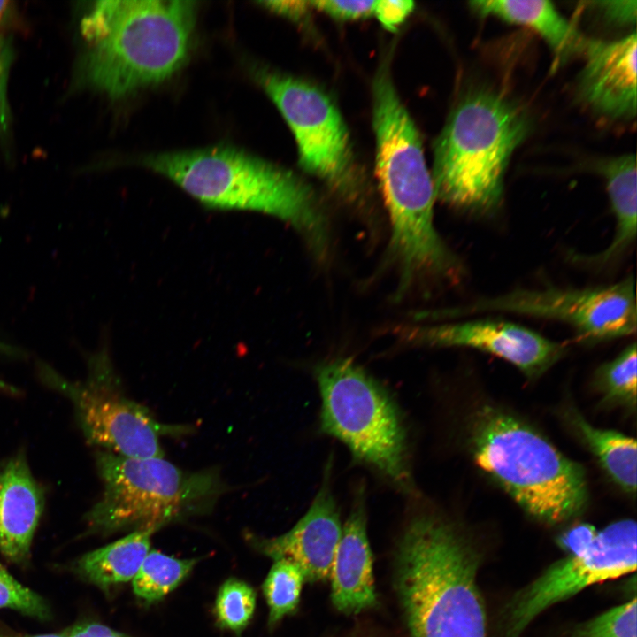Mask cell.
Segmentation results:
<instances>
[{"instance_id":"obj_1","label":"cell","mask_w":637,"mask_h":637,"mask_svg":"<svg viewBox=\"0 0 637 637\" xmlns=\"http://www.w3.org/2000/svg\"><path fill=\"white\" fill-rule=\"evenodd\" d=\"M375 173L391 226L388 256L396 268L397 293L426 280L458 278L461 263L438 234L435 197L422 139L381 65L372 82Z\"/></svg>"},{"instance_id":"obj_2","label":"cell","mask_w":637,"mask_h":637,"mask_svg":"<svg viewBox=\"0 0 637 637\" xmlns=\"http://www.w3.org/2000/svg\"><path fill=\"white\" fill-rule=\"evenodd\" d=\"M142 164L206 208L280 219L299 234L314 258L328 257L331 235L325 206L313 188L291 170L230 146L158 153L144 157Z\"/></svg>"},{"instance_id":"obj_3","label":"cell","mask_w":637,"mask_h":637,"mask_svg":"<svg viewBox=\"0 0 637 637\" xmlns=\"http://www.w3.org/2000/svg\"><path fill=\"white\" fill-rule=\"evenodd\" d=\"M475 547L452 523L419 512L395 553V582L410 637H487Z\"/></svg>"},{"instance_id":"obj_4","label":"cell","mask_w":637,"mask_h":637,"mask_svg":"<svg viewBox=\"0 0 637 637\" xmlns=\"http://www.w3.org/2000/svg\"><path fill=\"white\" fill-rule=\"evenodd\" d=\"M192 1H99L81 23L90 47L81 81L111 97L161 82L186 61L196 19Z\"/></svg>"},{"instance_id":"obj_5","label":"cell","mask_w":637,"mask_h":637,"mask_svg":"<svg viewBox=\"0 0 637 637\" xmlns=\"http://www.w3.org/2000/svg\"><path fill=\"white\" fill-rule=\"evenodd\" d=\"M530 130L524 108L502 94L480 89L466 95L434 142L436 199L475 214L495 212L510 159Z\"/></svg>"},{"instance_id":"obj_6","label":"cell","mask_w":637,"mask_h":637,"mask_svg":"<svg viewBox=\"0 0 637 637\" xmlns=\"http://www.w3.org/2000/svg\"><path fill=\"white\" fill-rule=\"evenodd\" d=\"M471 446L475 464L531 517L555 525L584 509L587 487L581 465L507 412L479 410Z\"/></svg>"},{"instance_id":"obj_7","label":"cell","mask_w":637,"mask_h":637,"mask_svg":"<svg viewBox=\"0 0 637 637\" xmlns=\"http://www.w3.org/2000/svg\"><path fill=\"white\" fill-rule=\"evenodd\" d=\"M100 498L85 515L88 530L109 534L153 529L210 512L228 487L218 468L185 471L164 457H128L97 449Z\"/></svg>"},{"instance_id":"obj_8","label":"cell","mask_w":637,"mask_h":637,"mask_svg":"<svg viewBox=\"0 0 637 637\" xmlns=\"http://www.w3.org/2000/svg\"><path fill=\"white\" fill-rule=\"evenodd\" d=\"M320 426L342 441L355 459L411 491L406 436L398 409L383 387L349 358L318 365Z\"/></svg>"},{"instance_id":"obj_9","label":"cell","mask_w":637,"mask_h":637,"mask_svg":"<svg viewBox=\"0 0 637 637\" xmlns=\"http://www.w3.org/2000/svg\"><path fill=\"white\" fill-rule=\"evenodd\" d=\"M88 376L69 380L50 366H37L41 380L72 403L84 438L97 449L128 457H164L160 438L190 432L187 426L157 421L126 395L105 348L88 360Z\"/></svg>"},{"instance_id":"obj_10","label":"cell","mask_w":637,"mask_h":637,"mask_svg":"<svg viewBox=\"0 0 637 637\" xmlns=\"http://www.w3.org/2000/svg\"><path fill=\"white\" fill-rule=\"evenodd\" d=\"M255 76L289 127L298 164L344 202L364 201L349 134L337 105L319 87L301 78L256 69Z\"/></svg>"},{"instance_id":"obj_11","label":"cell","mask_w":637,"mask_h":637,"mask_svg":"<svg viewBox=\"0 0 637 637\" xmlns=\"http://www.w3.org/2000/svg\"><path fill=\"white\" fill-rule=\"evenodd\" d=\"M505 312L563 322L579 339L597 342L633 334L637 326L635 281L627 276L587 288L515 289L452 309L451 316Z\"/></svg>"},{"instance_id":"obj_12","label":"cell","mask_w":637,"mask_h":637,"mask_svg":"<svg viewBox=\"0 0 637 637\" xmlns=\"http://www.w3.org/2000/svg\"><path fill=\"white\" fill-rule=\"evenodd\" d=\"M636 547L633 519L616 521L599 531L587 549L556 562L512 598L503 637H520L541 612L589 586L634 572Z\"/></svg>"},{"instance_id":"obj_13","label":"cell","mask_w":637,"mask_h":637,"mask_svg":"<svg viewBox=\"0 0 637 637\" xmlns=\"http://www.w3.org/2000/svg\"><path fill=\"white\" fill-rule=\"evenodd\" d=\"M406 340L431 347H466L496 356L535 378L556 363L566 346L518 324L496 319L413 326L403 329Z\"/></svg>"},{"instance_id":"obj_14","label":"cell","mask_w":637,"mask_h":637,"mask_svg":"<svg viewBox=\"0 0 637 637\" xmlns=\"http://www.w3.org/2000/svg\"><path fill=\"white\" fill-rule=\"evenodd\" d=\"M330 469L327 465L311 505L293 528L272 538L248 536L251 544L265 556L295 564L309 582L329 579L342 534L339 510L330 486Z\"/></svg>"},{"instance_id":"obj_15","label":"cell","mask_w":637,"mask_h":637,"mask_svg":"<svg viewBox=\"0 0 637 637\" xmlns=\"http://www.w3.org/2000/svg\"><path fill=\"white\" fill-rule=\"evenodd\" d=\"M636 44L635 32L617 41L587 39L577 92L595 113L613 120L635 118Z\"/></svg>"},{"instance_id":"obj_16","label":"cell","mask_w":637,"mask_h":637,"mask_svg":"<svg viewBox=\"0 0 637 637\" xmlns=\"http://www.w3.org/2000/svg\"><path fill=\"white\" fill-rule=\"evenodd\" d=\"M365 503L364 488L359 487L342 527L329 575L332 602L344 614L359 613L377 602Z\"/></svg>"},{"instance_id":"obj_17","label":"cell","mask_w":637,"mask_h":637,"mask_svg":"<svg viewBox=\"0 0 637 637\" xmlns=\"http://www.w3.org/2000/svg\"><path fill=\"white\" fill-rule=\"evenodd\" d=\"M44 503L43 488L23 452L0 463V553L8 561L29 558Z\"/></svg>"},{"instance_id":"obj_18","label":"cell","mask_w":637,"mask_h":637,"mask_svg":"<svg viewBox=\"0 0 637 637\" xmlns=\"http://www.w3.org/2000/svg\"><path fill=\"white\" fill-rule=\"evenodd\" d=\"M470 6L482 16L533 28L547 42L559 64L583 54L587 38L549 1H472Z\"/></svg>"},{"instance_id":"obj_19","label":"cell","mask_w":637,"mask_h":637,"mask_svg":"<svg viewBox=\"0 0 637 637\" xmlns=\"http://www.w3.org/2000/svg\"><path fill=\"white\" fill-rule=\"evenodd\" d=\"M633 154L619 156L603 163L602 174L616 219V231L610 245L585 261L605 265L620 257L635 241L637 234V175Z\"/></svg>"},{"instance_id":"obj_20","label":"cell","mask_w":637,"mask_h":637,"mask_svg":"<svg viewBox=\"0 0 637 637\" xmlns=\"http://www.w3.org/2000/svg\"><path fill=\"white\" fill-rule=\"evenodd\" d=\"M153 529L135 530L104 547L83 555L76 572L101 588L132 580L150 551Z\"/></svg>"},{"instance_id":"obj_21","label":"cell","mask_w":637,"mask_h":637,"mask_svg":"<svg viewBox=\"0 0 637 637\" xmlns=\"http://www.w3.org/2000/svg\"><path fill=\"white\" fill-rule=\"evenodd\" d=\"M568 418L610 478L623 491L634 496L637 476L635 440L614 430L593 426L575 411H571Z\"/></svg>"},{"instance_id":"obj_22","label":"cell","mask_w":637,"mask_h":637,"mask_svg":"<svg viewBox=\"0 0 637 637\" xmlns=\"http://www.w3.org/2000/svg\"><path fill=\"white\" fill-rule=\"evenodd\" d=\"M196 564V559H180L150 550L132 579L134 595L151 603L177 587Z\"/></svg>"},{"instance_id":"obj_23","label":"cell","mask_w":637,"mask_h":637,"mask_svg":"<svg viewBox=\"0 0 637 637\" xmlns=\"http://www.w3.org/2000/svg\"><path fill=\"white\" fill-rule=\"evenodd\" d=\"M304 582L303 573L295 564L283 559L274 560L262 587L270 625L296 610Z\"/></svg>"},{"instance_id":"obj_24","label":"cell","mask_w":637,"mask_h":637,"mask_svg":"<svg viewBox=\"0 0 637 637\" xmlns=\"http://www.w3.org/2000/svg\"><path fill=\"white\" fill-rule=\"evenodd\" d=\"M256 592L247 582L235 578L219 587L214 613L219 626L240 633L250 622L256 607Z\"/></svg>"},{"instance_id":"obj_25","label":"cell","mask_w":637,"mask_h":637,"mask_svg":"<svg viewBox=\"0 0 637 637\" xmlns=\"http://www.w3.org/2000/svg\"><path fill=\"white\" fill-rule=\"evenodd\" d=\"M636 343L597 371V383L608 400L634 406L637 391Z\"/></svg>"},{"instance_id":"obj_26","label":"cell","mask_w":637,"mask_h":637,"mask_svg":"<svg viewBox=\"0 0 637 637\" xmlns=\"http://www.w3.org/2000/svg\"><path fill=\"white\" fill-rule=\"evenodd\" d=\"M636 597L580 625L568 637H637Z\"/></svg>"},{"instance_id":"obj_27","label":"cell","mask_w":637,"mask_h":637,"mask_svg":"<svg viewBox=\"0 0 637 637\" xmlns=\"http://www.w3.org/2000/svg\"><path fill=\"white\" fill-rule=\"evenodd\" d=\"M0 609H11L38 619H48L50 610L44 599L15 579L0 565Z\"/></svg>"},{"instance_id":"obj_28","label":"cell","mask_w":637,"mask_h":637,"mask_svg":"<svg viewBox=\"0 0 637 637\" xmlns=\"http://www.w3.org/2000/svg\"><path fill=\"white\" fill-rule=\"evenodd\" d=\"M316 9L342 21L366 19L374 14L376 1H310Z\"/></svg>"},{"instance_id":"obj_29","label":"cell","mask_w":637,"mask_h":637,"mask_svg":"<svg viewBox=\"0 0 637 637\" xmlns=\"http://www.w3.org/2000/svg\"><path fill=\"white\" fill-rule=\"evenodd\" d=\"M13 58L12 43L6 37L0 35V138L2 140L7 139L11 128L7 87Z\"/></svg>"},{"instance_id":"obj_30","label":"cell","mask_w":637,"mask_h":637,"mask_svg":"<svg viewBox=\"0 0 637 637\" xmlns=\"http://www.w3.org/2000/svg\"><path fill=\"white\" fill-rule=\"evenodd\" d=\"M414 7L415 4L412 1H376L373 16L376 17L385 29L395 32L412 12Z\"/></svg>"},{"instance_id":"obj_31","label":"cell","mask_w":637,"mask_h":637,"mask_svg":"<svg viewBox=\"0 0 637 637\" xmlns=\"http://www.w3.org/2000/svg\"><path fill=\"white\" fill-rule=\"evenodd\" d=\"M598 532L594 526L588 523H580L558 536L557 545L567 552V556L577 555L593 544Z\"/></svg>"},{"instance_id":"obj_32","label":"cell","mask_w":637,"mask_h":637,"mask_svg":"<svg viewBox=\"0 0 637 637\" xmlns=\"http://www.w3.org/2000/svg\"><path fill=\"white\" fill-rule=\"evenodd\" d=\"M610 24L625 26L636 21V1H599L593 3Z\"/></svg>"},{"instance_id":"obj_33","label":"cell","mask_w":637,"mask_h":637,"mask_svg":"<svg viewBox=\"0 0 637 637\" xmlns=\"http://www.w3.org/2000/svg\"><path fill=\"white\" fill-rule=\"evenodd\" d=\"M265 8L290 19H304L312 9L310 1H262Z\"/></svg>"},{"instance_id":"obj_34","label":"cell","mask_w":637,"mask_h":637,"mask_svg":"<svg viewBox=\"0 0 637 637\" xmlns=\"http://www.w3.org/2000/svg\"><path fill=\"white\" fill-rule=\"evenodd\" d=\"M63 633L65 637H130L96 622L74 625Z\"/></svg>"},{"instance_id":"obj_35","label":"cell","mask_w":637,"mask_h":637,"mask_svg":"<svg viewBox=\"0 0 637 637\" xmlns=\"http://www.w3.org/2000/svg\"><path fill=\"white\" fill-rule=\"evenodd\" d=\"M0 637H65L64 633L27 634L0 627Z\"/></svg>"},{"instance_id":"obj_36","label":"cell","mask_w":637,"mask_h":637,"mask_svg":"<svg viewBox=\"0 0 637 637\" xmlns=\"http://www.w3.org/2000/svg\"><path fill=\"white\" fill-rule=\"evenodd\" d=\"M13 3L11 1L0 0V27L7 21L12 11Z\"/></svg>"}]
</instances>
